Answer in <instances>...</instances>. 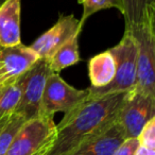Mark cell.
I'll return each mask as SVG.
<instances>
[{
  "mask_svg": "<svg viewBox=\"0 0 155 155\" xmlns=\"http://www.w3.org/2000/svg\"><path fill=\"white\" fill-rule=\"evenodd\" d=\"M127 93L87 96L56 124V140L49 155H68L89 137L115 121Z\"/></svg>",
  "mask_w": 155,
  "mask_h": 155,
  "instance_id": "1",
  "label": "cell"
},
{
  "mask_svg": "<svg viewBox=\"0 0 155 155\" xmlns=\"http://www.w3.org/2000/svg\"><path fill=\"white\" fill-rule=\"evenodd\" d=\"M114 55L116 72L113 81L101 88L88 87V97H101L108 94L130 93L137 82V44L133 33L124 31L122 38L115 47L108 49Z\"/></svg>",
  "mask_w": 155,
  "mask_h": 155,
  "instance_id": "2",
  "label": "cell"
},
{
  "mask_svg": "<svg viewBox=\"0 0 155 155\" xmlns=\"http://www.w3.org/2000/svg\"><path fill=\"white\" fill-rule=\"evenodd\" d=\"M137 44V82L135 91L155 96V8L144 14L133 31Z\"/></svg>",
  "mask_w": 155,
  "mask_h": 155,
  "instance_id": "3",
  "label": "cell"
},
{
  "mask_svg": "<svg viewBox=\"0 0 155 155\" xmlns=\"http://www.w3.org/2000/svg\"><path fill=\"white\" fill-rule=\"evenodd\" d=\"M56 134L53 118L29 119L17 132L5 155H49L55 143Z\"/></svg>",
  "mask_w": 155,
  "mask_h": 155,
  "instance_id": "4",
  "label": "cell"
},
{
  "mask_svg": "<svg viewBox=\"0 0 155 155\" xmlns=\"http://www.w3.org/2000/svg\"><path fill=\"white\" fill-rule=\"evenodd\" d=\"M88 95L87 89H77L65 82L58 73L51 72L46 81L39 117L53 118L56 113L70 112Z\"/></svg>",
  "mask_w": 155,
  "mask_h": 155,
  "instance_id": "5",
  "label": "cell"
},
{
  "mask_svg": "<svg viewBox=\"0 0 155 155\" xmlns=\"http://www.w3.org/2000/svg\"><path fill=\"white\" fill-rule=\"evenodd\" d=\"M49 63L39 58L22 75V89L20 100L15 114L20 115L26 120L39 117L41 104L46 81L51 73Z\"/></svg>",
  "mask_w": 155,
  "mask_h": 155,
  "instance_id": "6",
  "label": "cell"
},
{
  "mask_svg": "<svg viewBox=\"0 0 155 155\" xmlns=\"http://www.w3.org/2000/svg\"><path fill=\"white\" fill-rule=\"evenodd\" d=\"M155 118V96L132 91L127 93L117 121L124 132L125 138H137L142 127Z\"/></svg>",
  "mask_w": 155,
  "mask_h": 155,
  "instance_id": "7",
  "label": "cell"
},
{
  "mask_svg": "<svg viewBox=\"0 0 155 155\" xmlns=\"http://www.w3.org/2000/svg\"><path fill=\"white\" fill-rule=\"evenodd\" d=\"M79 19L73 15L60 16L58 21L45 33L37 37L30 46L39 58L49 62L54 52L77 33H81Z\"/></svg>",
  "mask_w": 155,
  "mask_h": 155,
  "instance_id": "8",
  "label": "cell"
},
{
  "mask_svg": "<svg viewBox=\"0 0 155 155\" xmlns=\"http://www.w3.org/2000/svg\"><path fill=\"white\" fill-rule=\"evenodd\" d=\"M38 60L36 52L22 43L0 48V83L19 78Z\"/></svg>",
  "mask_w": 155,
  "mask_h": 155,
  "instance_id": "9",
  "label": "cell"
},
{
  "mask_svg": "<svg viewBox=\"0 0 155 155\" xmlns=\"http://www.w3.org/2000/svg\"><path fill=\"white\" fill-rule=\"evenodd\" d=\"M125 139L117 119L96 135L89 137L68 155H113Z\"/></svg>",
  "mask_w": 155,
  "mask_h": 155,
  "instance_id": "10",
  "label": "cell"
},
{
  "mask_svg": "<svg viewBox=\"0 0 155 155\" xmlns=\"http://www.w3.org/2000/svg\"><path fill=\"white\" fill-rule=\"evenodd\" d=\"M21 0H5L0 5V48L21 43Z\"/></svg>",
  "mask_w": 155,
  "mask_h": 155,
  "instance_id": "11",
  "label": "cell"
},
{
  "mask_svg": "<svg viewBox=\"0 0 155 155\" xmlns=\"http://www.w3.org/2000/svg\"><path fill=\"white\" fill-rule=\"evenodd\" d=\"M91 87L101 88L113 81L116 72V63L110 50L93 56L88 63Z\"/></svg>",
  "mask_w": 155,
  "mask_h": 155,
  "instance_id": "12",
  "label": "cell"
},
{
  "mask_svg": "<svg viewBox=\"0 0 155 155\" xmlns=\"http://www.w3.org/2000/svg\"><path fill=\"white\" fill-rule=\"evenodd\" d=\"M22 75L0 85V127L15 114L21 96Z\"/></svg>",
  "mask_w": 155,
  "mask_h": 155,
  "instance_id": "13",
  "label": "cell"
},
{
  "mask_svg": "<svg viewBox=\"0 0 155 155\" xmlns=\"http://www.w3.org/2000/svg\"><path fill=\"white\" fill-rule=\"evenodd\" d=\"M79 35L77 33L63 44L50 58L49 67L52 72L58 73L63 69L70 67L80 62V53H79Z\"/></svg>",
  "mask_w": 155,
  "mask_h": 155,
  "instance_id": "14",
  "label": "cell"
},
{
  "mask_svg": "<svg viewBox=\"0 0 155 155\" xmlns=\"http://www.w3.org/2000/svg\"><path fill=\"white\" fill-rule=\"evenodd\" d=\"M125 30L133 31L141 22L144 14L155 8V0H122Z\"/></svg>",
  "mask_w": 155,
  "mask_h": 155,
  "instance_id": "15",
  "label": "cell"
},
{
  "mask_svg": "<svg viewBox=\"0 0 155 155\" xmlns=\"http://www.w3.org/2000/svg\"><path fill=\"white\" fill-rule=\"evenodd\" d=\"M81 5H83V14L82 18L79 19V26L83 29L85 21L91 17L93 14L101 11L115 8L121 14H123V1L122 0H82Z\"/></svg>",
  "mask_w": 155,
  "mask_h": 155,
  "instance_id": "16",
  "label": "cell"
},
{
  "mask_svg": "<svg viewBox=\"0 0 155 155\" xmlns=\"http://www.w3.org/2000/svg\"><path fill=\"white\" fill-rule=\"evenodd\" d=\"M26 121L20 115L14 114L5 125L0 127V155L7 154L14 137Z\"/></svg>",
  "mask_w": 155,
  "mask_h": 155,
  "instance_id": "17",
  "label": "cell"
},
{
  "mask_svg": "<svg viewBox=\"0 0 155 155\" xmlns=\"http://www.w3.org/2000/svg\"><path fill=\"white\" fill-rule=\"evenodd\" d=\"M139 144L155 149V118L151 119L137 136Z\"/></svg>",
  "mask_w": 155,
  "mask_h": 155,
  "instance_id": "18",
  "label": "cell"
},
{
  "mask_svg": "<svg viewBox=\"0 0 155 155\" xmlns=\"http://www.w3.org/2000/svg\"><path fill=\"white\" fill-rule=\"evenodd\" d=\"M138 146L139 142L137 138H125L113 155H135Z\"/></svg>",
  "mask_w": 155,
  "mask_h": 155,
  "instance_id": "19",
  "label": "cell"
},
{
  "mask_svg": "<svg viewBox=\"0 0 155 155\" xmlns=\"http://www.w3.org/2000/svg\"><path fill=\"white\" fill-rule=\"evenodd\" d=\"M135 155H155V149L139 144L138 148L136 149Z\"/></svg>",
  "mask_w": 155,
  "mask_h": 155,
  "instance_id": "20",
  "label": "cell"
},
{
  "mask_svg": "<svg viewBox=\"0 0 155 155\" xmlns=\"http://www.w3.org/2000/svg\"><path fill=\"white\" fill-rule=\"evenodd\" d=\"M3 1H5V0H0V5H2V2H3Z\"/></svg>",
  "mask_w": 155,
  "mask_h": 155,
  "instance_id": "21",
  "label": "cell"
},
{
  "mask_svg": "<svg viewBox=\"0 0 155 155\" xmlns=\"http://www.w3.org/2000/svg\"><path fill=\"white\" fill-rule=\"evenodd\" d=\"M78 1H79V3H81V1H82V0H78Z\"/></svg>",
  "mask_w": 155,
  "mask_h": 155,
  "instance_id": "22",
  "label": "cell"
},
{
  "mask_svg": "<svg viewBox=\"0 0 155 155\" xmlns=\"http://www.w3.org/2000/svg\"><path fill=\"white\" fill-rule=\"evenodd\" d=\"M2 84H3V83H2ZM0 85H1V83H0Z\"/></svg>",
  "mask_w": 155,
  "mask_h": 155,
  "instance_id": "23",
  "label": "cell"
}]
</instances>
